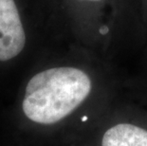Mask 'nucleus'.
I'll return each mask as SVG.
<instances>
[{
	"mask_svg": "<svg viewBox=\"0 0 147 146\" xmlns=\"http://www.w3.org/2000/svg\"><path fill=\"white\" fill-rule=\"evenodd\" d=\"M95 92L94 77L84 68H47L29 80L22 111L28 120L43 127L70 122L80 141L107 114L90 109Z\"/></svg>",
	"mask_w": 147,
	"mask_h": 146,
	"instance_id": "1",
	"label": "nucleus"
},
{
	"mask_svg": "<svg viewBox=\"0 0 147 146\" xmlns=\"http://www.w3.org/2000/svg\"><path fill=\"white\" fill-rule=\"evenodd\" d=\"M82 141L90 146H147V113L110 110Z\"/></svg>",
	"mask_w": 147,
	"mask_h": 146,
	"instance_id": "2",
	"label": "nucleus"
},
{
	"mask_svg": "<svg viewBox=\"0 0 147 146\" xmlns=\"http://www.w3.org/2000/svg\"><path fill=\"white\" fill-rule=\"evenodd\" d=\"M26 44V34L14 0H0V61L16 57Z\"/></svg>",
	"mask_w": 147,
	"mask_h": 146,
	"instance_id": "3",
	"label": "nucleus"
},
{
	"mask_svg": "<svg viewBox=\"0 0 147 146\" xmlns=\"http://www.w3.org/2000/svg\"><path fill=\"white\" fill-rule=\"evenodd\" d=\"M72 146H90L88 143H86V142H84L83 141H80L78 142H75V143H72L71 144Z\"/></svg>",
	"mask_w": 147,
	"mask_h": 146,
	"instance_id": "4",
	"label": "nucleus"
},
{
	"mask_svg": "<svg viewBox=\"0 0 147 146\" xmlns=\"http://www.w3.org/2000/svg\"><path fill=\"white\" fill-rule=\"evenodd\" d=\"M82 1H90V2H99V1H102V0H82Z\"/></svg>",
	"mask_w": 147,
	"mask_h": 146,
	"instance_id": "5",
	"label": "nucleus"
}]
</instances>
